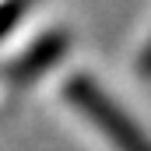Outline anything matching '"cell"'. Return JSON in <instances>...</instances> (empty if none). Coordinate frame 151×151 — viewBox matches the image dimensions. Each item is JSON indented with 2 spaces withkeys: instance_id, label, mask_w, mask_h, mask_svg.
Wrapping results in <instances>:
<instances>
[{
  "instance_id": "cell-2",
  "label": "cell",
  "mask_w": 151,
  "mask_h": 151,
  "mask_svg": "<svg viewBox=\"0 0 151 151\" xmlns=\"http://www.w3.org/2000/svg\"><path fill=\"white\" fill-rule=\"evenodd\" d=\"M67 46H70V39H67L63 28H56V32H42L21 56H14V60L7 63L4 74H7L11 84H32V81H39V77L67 53Z\"/></svg>"
},
{
  "instance_id": "cell-3",
  "label": "cell",
  "mask_w": 151,
  "mask_h": 151,
  "mask_svg": "<svg viewBox=\"0 0 151 151\" xmlns=\"http://www.w3.org/2000/svg\"><path fill=\"white\" fill-rule=\"evenodd\" d=\"M25 7H28V0H4L0 4V39L25 18Z\"/></svg>"
},
{
  "instance_id": "cell-4",
  "label": "cell",
  "mask_w": 151,
  "mask_h": 151,
  "mask_svg": "<svg viewBox=\"0 0 151 151\" xmlns=\"http://www.w3.org/2000/svg\"><path fill=\"white\" fill-rule=\"evenodd\" d=\"M137 67H141V74L151 77V39H148V46L141 49V60H137Z\"/></svg>"
},
{
  "instance_id": "cell-1",
  "label": "cell",
  "mask_w": 151,
  "mask_h": 151,
  "mask_svg": "<svg viewBox=\"0 0 151 151\" xmlns=\"http://www.w3.org/2000/svg\"><path fill=\"white\" fill-rule=\"evenodd\" d=\"M63 95H67V102L74 109H81L95 123L99 134H106L113 141L116 151H151V137L137 127V119L127 113L95 77H88V74L70 77L67 88H63Z\"/></svg>"
}]
</instances>
